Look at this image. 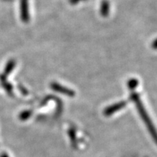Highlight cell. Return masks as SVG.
I'll return each mask as SVG.
<instances>
[{"instance_id": "6da1fadb", "label": "cell", "mask_w": 157, "mask_h": 157, "mask_svg": "<svg viewBox=\"0 0 157 157\" xmlns=\"http://www.w3.org/2000/svg\"><path fill=\"white\" fill-rule=\"evenodd\" d=\"M130 99L135 103V106H136V109L140 116L141 119H143V122L146 125L148 132H150L151 135L153 139H154L155 143L157 145V131L156 128H155L151 119L149 117L146 110L145 109L144 105H143L142 101H141L140 96L136 93H132L130 95Z\"/></svg>"}, {"instance_id": "7a4b0ae2", "label": "cell", "mask_w": 157, "mask_h": 157, "mask_svg": "<svg viewBox=\"0 0 157 157\" xmlns=\"http://www.w3.org/2000/svg\"><path fill=\"white\" fill-rule=\"evenodd\" d=\"M127 102L125 101H122L120 102H118L117 103L113 104L112 105H109L107 108H105L103 111V115L105 117H110V116L113 115V113L118 112L122 109L127 105Z\"/></svg>"}, {"instance_id": "3957f363", "label": "cell", "mask_w": 157, "mask_h": 157, "mask_svg": "<svg viewBox=\"0 0 157 157\" xmlns=\"http://www.w3.org/2000/svg\"><path fill=\"white\" fill-rule=\"evenodd\" d=\"M50 88L52 90H54L55 92L60 93L63 94V95L68 96V97H74V96H75V92L74 90L68 89V88L66 87H63L61 84L57 83V82H52V83H51Z\"/></svg>"}, {"instance_id": "277c9868", "label": "cell", "mask_w": 157, "mask_h": 157, "mask_svg": "<svg viewBox=\"0 0 157 157\" xmlns=\"http://www.w3.org/2000/svg\"><path fill=\"white\" fill-rule=\"evenodd\" d=\"M6 77H7V76H5V74H2V75L0 76V80H1L2 85V87L5 88V90L7 91V94H8L10 96H13V86L7 82Z\"/></svg>"}, {"instance_id": "5b68a950", "label": "cell", "mask_w": 157, "mask_h": 157, "mask_svg": "<svg viewBox=\"0 0 157 157\" xmlns=\"http://www.w3.org/2000/svg\"><path fill=\"white\" fill-rule=\"evenodd\" d=\"M109 13V3L108 0H103L101 6V14L102 16L106 17Z\"/></svg>"}, {"instance_id": "8992f818", "label": "cell", "mask_w": 157, "mask_h": 157, "mask_svg": "<svg viewBox=\"0 0 157 157\" xmlns=\"http://www.w3.org/2000/svg\"><path fill=\"white\" fill-rule=\"evenodd\" d=\"M33 111L31 110H25V111H23L22 112L19 114V119L21 121H26L28 120L32 115Z\"/></svg>"}, {"instance_id": "52a82bcc", "label": "cell", "mask_w": 157, "mask_h": 157, "mask_svg": "<svg viewBox=\"0 0 157 157\" xmlns=\"http://www.w3.org/2000/svg\"><path fill=\"white\" fill-rule=\"evenodd\" d=\"M68 136L70 137L71 143L72 146L76 148V146H77V143H76V132L74 129H69V130H68Z\"/></svg>"}, {"instance_id": "ba28073f", "label": "cell", "mask_w": 157, "mask_h": 157, "mask_svg": "<svg viewBox=\"0 0 157 157\" xmlns=\"http://www.w3.org/2000/svg\"><path fill=\"white\" fill-rule=\"evenodd\" d=\"M15 61L14 60H10V61L7 63V66L5 68V71H4V74L5 76H7L8 74L10 73V72L13 71V68H15Z\"/></svg>"}, {"instance_id": "9c48e42d", "label": "cell", "mask_w": 157, "mask_h": 157, "mask_svg": "<svg viewBox=\"0 0 157 157\" xmlns=\"http://www.w3.org/2000/svg\"><path fill=\"white\" fill-rule=\"evenodd\" d=\"M138 85V81L136 78H131L127 82V86L130 90H134Z\"/></svg>"}, {"instance_id": "30bf717a", "label": "cell", "mask_w": 157, "mask_h": 157, "mask_svg": "<svg viewBox=\"0 0 157 157\" xmlns=\"http://www.w3.org/2000/svg\"><path fill=\"white\" fill-rule=\"evenodd\" d=\"M19 90H20V91L21 92V93L23 94V95H26L27 94H28V92H27V90H25L24 87H21V86H19Z\"/></svg>"}, {"instance_id": "8fae6325", "label": "cell", "mask_w": 157, "mask_h": 157, "mask_svg": "<svg viewBox=\"0 0 157 157\" xmlns=\"http://www.w3.org/2000/svg\"><path fill=\"white\" fill-rule=\"evenodd\" d=\"M151 46L153 49H154V50H157V39H155L154 42H153Z\"/></svg>"}, {"instance_id": "7c38bea8", "label": "cell", "mask_w": 157, "mask_h": 157, "mask_svg": "<svg viewBox=\"0 0 157 157\" xmlns=\"http://www.w3.org/2000/svg\"><path fill=\"white\" fill-rule=\"evenodd\" d=\"M81 1H84V0H69V2L72 5H76Z\"/></svg>"}, {"instance_id": "4fadbf2b", "label": "cell", "mask_w": 157, "mask_h": 157, "mask_svg": "<svg viewBox=\"0 0 157 157\" xmlns=\"http://www.w3.org/2000/svg\"><path fill=\"white\" fill-rule=\"evenodd\" d=\"M0 157H10V156H9V155L7 154V153L3 152V153H2L1 155H0Z\"/></svg>"}]
</instances>
